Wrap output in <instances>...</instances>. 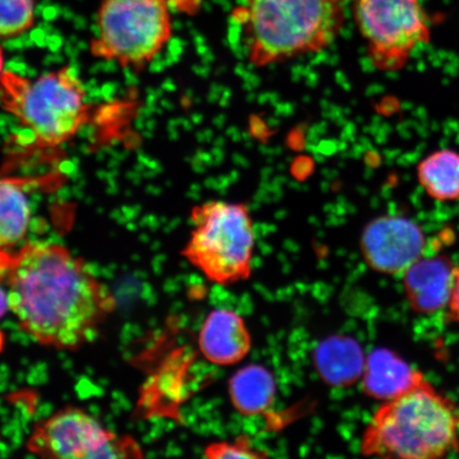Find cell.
I'll list each match as a JSON object with an SVG mask.
<instances>
[{
	"mask_svg": "<svg viewBox=\"0 0 459 459\" xmlns=\"http://www.w3.org/2000/svg\"><path fill=\"white\" fill-rule=\"evenodd\" d=\"M36 0H0V38L22 36L33 27Z\"/></svg>",
	"mask_w": 459,
	"mask_h": 459,
	"instance_id": "e0dca14e",
	"label": "cell"
},
{
	"mask_svg": "<svg viewBox=\"0 0 459 459\" xmlns=\"http://www.w3.org/2000/svg\"><path fill=\"white\" fill-rule=\"evenodd\" d=\"M7 290L20 328L56 350L94 340L115 308L110 290L82 258L55 243L22 246L9 261Z\"/></svg>",
	"mask_w": 459,
	"mask_h": 459,
	"instance_id": "6da1fadb",
	"label": "cell"
},
{
	"mask_svg": "<svg viewBox=\"0 0 459 459\" xmlns=\"http://www.w3.org/2000/svg\"><path fill=\"white\" fill-rule=\"evenodd\" d=\"M447 308H449L451 318L459 325V267H456L450 300L449 303H447Z\"/></svg>",
	"mask_w": 459,
	"mask_h": 459,
	"instance_id": "d6986e66",
	"label": "cell"
},
{
	"mask_svg": "<svg viewBox=\"0 0 459 459\" xmlns=\"http://www.w3.org/2000/svg\"><path fill=\"white\" fill-rule=\"evenodd\" d=\"M27 447L49 458H127L142 456L135 441L118 437L77 407L56 411L34 428Z\"/></svg>",
	"mask_w": 459,
	"mask_h": 459,
	"instance_id": "ba28073f",
	"label": "cell"
},
{
	"mask_svg": "<svg viewBox=\"0 0 459 459\" xmlns=\"http://www.w3.org/2000/svg\"><path fill=\"white\" fill-rule=\"evenodd\" d=\"M424 378L403 359L387 349H376L366 358L361 377L364 392L384 402L404 394Z\"/></svg>",
	"mask_w": 459,
	"mask_h": 459,
	"instance_id": "7c38bea8",
	"label": "cell"
},
{
	"mask_svg": "<svg viewBox=\"0 0 459 459\" xmlns=\"http://www.w3.org/2000/svg\"><path fill=\"white\" fill-rule=\"evenodd\" d=\"M315 367L323 381L331 386H351L363 377L366 357L357 341L347 336H331L318 344Z\"/></svg>",
	"mask_w": 459,
	"mask_h": 459,
	"instance_id": "4fadbf2b",
	"label": "cell"
},
{
	"mask_svg": "<svg viewBox=\"0 0 459 459\" xmlns=\"http://www.w3.org/2000/svg\"><path fill=\"white\" fill-rule=\"evenodd\" d=\"M205 456L213 459L220 458H263L267 455L262 450H257L250 444L248 438L239 437L229 441H218L206 446Z\"/></svg>",
	"mask_w": 459,
	"mask_h": 459,
	"instance_id": "ac0fdd59",
	"label": "cell"
},
{
	"mask_svg": "<svg viewBox=\"0 0 459 459\" xmlns=\"http://www.w3.org/2000/svg\"><path fill=\"white\" fill-rule=\"evenodd\" d=\"M337 2H341V0H337Z\"/></svg>",
	"mask_w": 459,
	"mask_h": 459,
	"instance_id": "7402d4cb",
	"label": "cell"
},
{
	"mask_svg": "<svg viewBox=\"0 0 459 459\" xmlns=\"http://www.w3.org/2000/svg\"><path fill=\"white\" fill-rule=\"evenodd\" d=\"M456 267L446 256H421L403 273L407 300L416 312L430 314L447 307Z\"/></svg>",
	"mask_w": 459,
	"mask_h": 459,
	"instance_id": "30bf717a",
	"label": "cell"
},
{
	"mask_svg": "<svg viewBox=\"0 0 459 459\" xmlns=\"http://www.w3.org/2000/svg\"><path fill=\"white\" fill-rule=\"evenodd\" d=\"M0 103L4 111L32 132L41 148L59 147L72 140L88 123L91 113L84 85L72 67L36 80L4 72Z\"/></svg>",
	"mask_w": 459,
	"mask_h": 459,
	"instance_id": "277c9868",
	"label": "cell"
},
{
	"mask_svg": "<svg viewBox=\"0 0 459 459\" xmlns=\"http://www.w3.org/2000/svg\"><path fill=\"white\" fill-rule=\"evenodd\" d=\"M419 185L437 201L459 199V153L441 149L429 154L417 166Z\"/></svg>",
	"mask_w": 459,
	"mask_h": 459,
	"instance_id": "2e32d148",
	"label": "cell"
},
{
	"mask_svg": "<svg viewBox=\"0 0 459 459\" xmlns=\"http://www.w3.org/2000/svg\"><path fill=\"white\" fill-rule=\"evenodd\" d=\"M426 248L422 229L403 216H378L367 223L360 237L367 265L380 273L403 274Z\"/></svg>",
	"mask_w": 459,
	"mask_h": 459,
	"instance_id": "9c48e42d",
	"label": "cell"
},
{
	"mask_svg": "<svg viewBox=\"0 0 459 459\" xmlns=\"http://www.w3.org/2000/svg\"><path fill=\"white\" fill-rule=\"evenodd\" d=\"M171 34L169 0H102L91 54L141 70L156 59Z\"/></svg>",
	"mask_w": 459,
	"mask_h": 459,
	"instance_id": "8992f818",
	"label": "cell"
},
{
	"mask_svg": "<svg viewBox=\"0 0 459 459\" xmlns=\"http://www.w3.org/2000/svg\"><path fill=\"white\" fill-rule=\"evenodd\" d=\"M192 232L182 255L211 282L232 285L249 279L255 232L248 205L210 200L191 211Z\"/></svg>",
	"mask_w": 459,
	"mask_h": 459,
	"instance_id": "5b68a950",
	"label": "cell"
},
{
	"mask_svg": "<svg viewBox=\"0 0 459 459\" xmlns=\"http://www.w3.org/2000/svg\"><path fill=\"white\" fill-rule=\"evenodd\" d=\"M337 0H246L234 17L244 29L251 65L265 67L319 53L343 24Z\"/></svg>",
	"mask_w": 459,
	"mask_h": 459,
	"instance_id": "3957f363",
	"label": "cell"
},
{
	"mask_svg": "<svg viewBox=\"0 0 459 459\" xmlns=\"http://www.w3.org/2000/svg\"><path fill=\"white\" fill-rule=\"evenodd\" d=\"M25 182L0 180V251L13 248L27 237L31 222Z\"/></svg>",
	"mask_w": 459,
	"mask_h": 459,
	"instance_id": "9a60e30c",
	"label": "cell"
},
{
	"mask_svg": "<svg viewBox=\"0 0 459 459\" xmlns=\"http://www.w3.org/2000/svg\"><path fill=\"white\" fill-rule=\"evenodd\" d=\"M8 311H10L8 290H5L4 287L0 284V320L4 318V316Z\"/></svg>",
	"mask_w": 459,
	"mask_h": 459,
	"instance_id": "ffe728a7",
	"label": "cell"
},
{
	"mask_svg": "<svg viewBox=\"0 0 459 459\" xmlns=\"http://www.w3.org/2000/svg\"><path fill=\"white\" fill-rule=\"evenodd\" d=\"M354 19L378 71L402 70L430 37L419 0H355Z\"/></svg>",
	"mask_w": 459,
	"mask_h": 459,
	"instance_id": "52a82bcc",
	"label": "cell"
},
{
	"mask_svg": "<svg viewBox=\"0 0 459 459\" xmlns=\"http://www.w3.org/2000/svg\"><path fill=\"white\" fill-rule=\"evenodd\" d=\"M459 450V409L424 377L373 415L361 438L367 456L434 459Z\"/></svg>",
	"mask_w": 459,
	"mask_h": 459,
	"instance_id": "7a4b0ae2",
	"label": "cell"
},
{
	"mask_svg": "<svg viewBox=\"0 0 459 459\" xmlns=\"http://www.w3.org/2000/svg\"><path fill=\"white\" fill-rule=\"evenodd\" d=\"M251 335L242 316L230 309H215L204 321L199 332L201 353L218 366L242 361L251 349Z\"/></svg>",
	"mask_w": 459,
	"mask_h": 459,
	"instance_id": "8fae6325",
	"label": "cell"
},
{
	"mask_svg": "<svg viewBox=\"0 0 459 459\" xmlns=\"http://www.w3.org/2000/svg\"><path fill=\"white\" fill-rule=\"evenodd\" d=\"M4 71V53L2 46H0V77H2Z\"/></svg>",
	"mask_w": 459,
	"mask_h": 459,
	"instance_id": "44dd1931",
	"label": "cell"
},
{
	"mask_svg": "<svg viewBox=\"0 0 459 459\" xmlns=\"http://www.w3.org/2000/svg\"><path fill=\"white\" fill-rule=\"evenodd\" d=\"M274 378L272 372L261 365H248L230 378L229 394L235 410L245 416L263 414L275 398Z\"/></svg>",
	"mask_w": 459,
	"mask_h": 459,
	"instance_id": "5bb4252c",
	"label": "cell"
}]
</instances>
